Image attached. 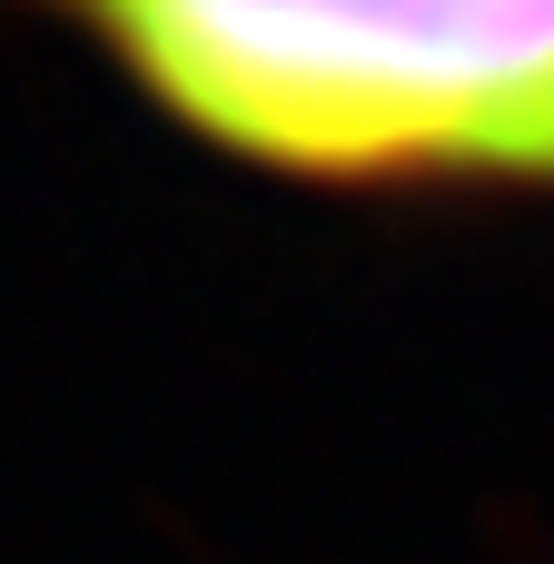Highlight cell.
Listing matches in <instances>:
<instances>
[{"mask_svg":"<svg viewBox=\"0 0 554 564\" xmlns=\"http://www.w3.org/2000/svg\"><path fill=\"white\" fill-rule=\"evenodd\" d=\"M198 139L337 188L554 178V0H79Z\"/></svg>","mask_w":554,"mask_h":564,"instance_id":"6da1fadb","label":"cell"}]
</instances>
